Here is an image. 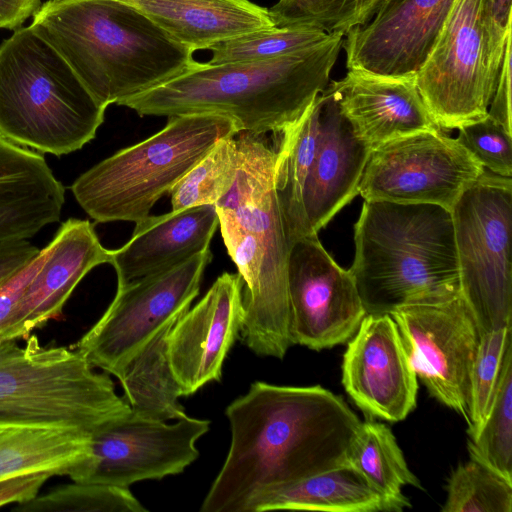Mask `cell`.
Instances as JSON below:
<instances>
[{
	"mask_svg": "<svg viewBox=\"0 0 512 512\" xmlns=\"http://www.w3.org/2000/svg\"><path fill=\"white\" fill-rule=\"evenodd\" d=\"M225 414L231 442L201 512H253L266 494L346 463L361 424L319 385L255 381Z\"/></svg>",
	"mask_w": 512,
	"mask_h": 512,
	"instance_id": "obj_1",
	"label": "cell"
},
{
	"mask_svg": "<svg viewBox=\"0 0 512 512\" xmlns=\"http://www.w3.org/2000/svg\"><path fill=\"white\" fill-rule=\"evenodd\" d=\"M239 167L215 205L227 252L241 276L240 338L256 355L283 359L293 345L287 265L290 245L275 190L276 147L239 132Z\"/></svg>",
	"mask_w": 512,
	"mask_h": 512,
	"instance_id": "obj_2",
	"label": "cell"
},
{
	"mask_svg": "<svg viewBox=\"0 0 512 512\" xmlns=\"http://www.w3.org/2000/svg\"><path fill=\"white\" fill-rule=\"evenodd\" d=\"M343 39V33H331L313 47L266 61H194L184 73L120 106L140 116L218 113L233 119L239 132L279 135L326 89Z\"/></svg>",
	"mask_w": 512,
	"mask_h": 512,
	"instance_id": "obj_3",
	"label": "cell"
},
{
	"mask_svg": "<svg viewBox=\"0 0 512 512\" xmlns=\"http://www.w3.org/2000/svg\"><path fill=\"white\" fill-rule=\"evenodd\" d=\"M30 26L105 107L179 76L195 61L191 50L124 0H48Z\"/></svg>",
	"mask_w": 512,
	"mask_h": 512,
	"instance_id": "obj_4",
	"label": "cell"
},
{
	"mask_svg": "<svg viewBox=\"0 0 512 512\" xmlns=\"http://www.w3.org/2000/svg\"><path fill=\"white\" fill-rule=\"evenodd\" d=\"M350 267L366 314H390L461 294L451 211L426 203L364 200Z\"/></svg>",
	"mask_w": 512,
	"mask_h": 512,
	"instance_id": "obj_5",
	"label": "cell"
},
{
	"mask_svg": "<svg viewBox=\"0 0 512 512\" xmlns=\"http://www.w3.org/2000/svg\"><path fill=\"white\" fill-rule=\"evenodd\" d=\"M106 109L31 26L0 44V135L7 140L60 157L95 138Z\"/></svg>",
	"mask_w": 512,
	"mask_h": 512,
	"instance_id": "obj_6",
	"label": "cell"
},
{
	"mask_svg": "<svg viewBox=\"0 0 512 512\" xmlns=\"http://www.w3.org/2000/svg\"><path fill=\"white\" fill-rule=\"evenodd\" d=\"M238 133L235 121L218 113L169 117L160 131L82 173L70 190L96 223H136L216 143Z\"/></svg>",
	"mask_w": 512,
	"mask_h": 512,
	"instance_id": "obj_7",
	"label": "cell"
},
{
	"mask_svg": "<svg viewBox=\"0 0 512 512\" xmlns=\"http://www.w3.org/2000/svg\"><path fill=\"white\" fill-rule=\"evenodd\" d=\"M131 410L77 350L43 346L35 335L25 346L0 338V425H37L90 434Z\"/></svg>",
	"mask_w": 512,
	"mask_h": 512,
	"instance_id": "obj_8",
	"label": "cell"
},
{
	"mask_svg": "<svg viewBox=\"0 0 512 512\" xmlns=\"http://www.w3.org/2000/svg\"><path fill=\"white\" fill-rule=\"evenodd\" d=\"M451 214L461 295L479 335L512 324V179L485 170Z\"/></svg>",
	"mask_w": 512,
	"mask_h": 512,
	"instance_id": "obj_9",
	"label": "cell"
},
{
	"mask_svg": "<svg viewBox=\"0 0 512 512\" xmlns=\"http://www.w3.org/2000/svg\"><path fill=\"white\" fill-rule=\"evenodd\" d=\"M504 53L492 39L483 0H456L415 78L441 130L487 116Z\"/></svg>",
	"mask_w": 512,
	"mask_h": 512,
	"instance_id": "obj_10",
	"label": "cell"
},
{
	"mask_svg": "<svg viewBox=\"0 0 512 512\" xmlns=\"http://www.w3.org/2000/svg\"><path fill=\"white\" fill-rule=\"evenodd\" d=\"M212 257L208 249L172 268L117 287L114 299L75 350L93 367L117 378L156 333L190 308Z\"/></svg>",
	"mask_w": 512,
	"mask_h": 512,
	"instance_id": "obj_11",
	"label": "cell"
},
{
	"mask_svg": "<svg viewBox=\"0 0 512 512\" xmlns=\"http://www.w3.org/2000/svg\"><path fill=\"white\" fill-rule=\"evenodd\" d=\"M485 171L442 130L403 136L373 149L358 194L366 201L435 204L450 211Z\"/></svg>",
	"mask_w": 512,
	"mask_h": 512,
	"instance_id": "obj_12",
	"label": "cell"
},
{
	"mask_svg": "<svg viewBox=\"0 0 512 512\" xmlns=\"http://www.w3.org/2000/svg\"><path fill=\"white\" fill-rule=\"evenodd\" d=\"M210 421L186 415L170 424L131 410L92 435L90 453L67 476L72 481L129 488L182 473L199 457L197 441Z\"/></svg>",
	"mask_w": 512,
	"mask_h": 512,
	"instance_id": "obj_13",
	"label": "cell"
},
{
	"mask_svg": "<svg viewBox=\"0 0 512 512\" xmlns=\"http://www.w3.org/2000/svg\"><path fill=\"white\" fill-rule=\"evenodd\" d=\"M390 316L416 376L431 396L469 424L470 374L479 332L462 295L434 304L406 305Z\"/></svg>",
	"mask_w": 512,
	"mask_h": 512,
	"instance_id": "obj_14",
	"label": "cell"
},
{
	"mask_svg": "<svg viewBox=\"0 0 512 512\" xmlns=\"http://www.w3.org/2000/svg\"><path fill=\"white\" fill-rule=\"evenodd\" d=\"M292 344L322 350L348 342L366 312L354 278L317 234L295 240L287 265Z\"/></svg>",
	"mask_w": 512,
	"mask_h": 512,
	"instance_id": "obj_15",
	"label": "cell"
},
{
	"mask_svg": "<svg viewBox=\"0 0 512 512\" xmlns=\"http://www.w3.org/2000/svg\"><path fill=\"white\" fill-rule=\"evenodd\" d=\"M342 385L369 418L398 422L416 407L418 382L390 314H366L348 341Z\"/></svg>",
	"mask_w": 512,
	"mask_h": 512,
	"instance_id": "obj_16",
	"label": "cell"
},
{
	"mask_svg": "<svg viewBox=\"0 0 512 512\" xmlns=\"http://www.w3.org/2000/svg\"><path fill=\"white\" fill-rule=\"evenodd\" d=\"M456 0H383L343 39L347 69L386 77H416Z\"/></svg>",
	"mask_w": 512,
	"mask_h": 512,
	"instance_id": "obj_17",
	"label": "cell"
},
{
	"mask_svg": "<svg viewBox=\"0 0 512 512\" xmlns=\"http://www.w3.org/2000/svg\"><path fill=\"white\" fill-rule=\"evenodd\" d=\"M243 287L239 273L224 272L172 325L168 356L183 396L221 380L224 361L240 336Z\"/></svg>",
	"mask_w": 512,
	"mask_h": 512,
	"instance_id": "obj_18",
	"label": "cell"
},
{
	"mask_svg": "<svg viewBox=\"0 0 512 512\" xmlns=\"http://www.w3.org/2000/svg\"><path fill=\"white\" fill-rule=\"evenodd\" d=\"M48 255L30 281L1 339H27L33 330L58 318L80 281L111 262L112 250L100 242L89 220L68 218L48 243Z\"/></svg>",
	"mask_w": 512,
	"mask_h": 512,
	"instance_id": "obj_19",
	"label": "cell"
},
{
	"mask_svg": "<svg viewBox=\"0 0 512 512\" xmlns=\"http://www.w3.org/2000/svg\"><path fill=\"white\" fill-rule=\"evenodd\" d=\"M415 78L348 69L342 79L332 81L326 90L355 135L373 150L413 133L441 130L428 112Z\"/></svg>",
	"mask_w": 512,
	"mask_h": 512,
	"instance_id": "obj_20",
	"label": "cell"
},
{
	"mask_svg": "<svg viewBox=\"0 0 512 512\" xmlns=\"http://www.w3.org/2000/svg\"><path fill=\"white\" fill-rule=\"evenodd\" d=\"M321 140L303 191L306 236L318 232L355 196L371 149L354 133L332 95L321 93Z\"/></svg>",
	"mask_w": 512,
	"mask_h": 512,
	"instance_id": "obj_21",
	"label": "cell"
},
{
	"mask_svg": "<svg viewBox=\"0 0 512 512\" xmlns=\"http://www.w3.org/2000/svg\"><path fill=\"white\" fill-rule=\"evenodd\" d=\"M219 226L214 205L149 215L135 223L131 238L112 250L117 287L172 268L210 249Z\"/></svg>",
	"mask_w": 512,
	"mask_h": 512,
	"instance_id": "obj_22",
	"label": "cell"
},
{
	"mask_svg": "<svg viewBox=\"0 0 512 512\" xmlns=\"http://www.w3.org/2000/svg\"><path fill=\"white\" fill-rule=\"evenodd\" d=\"M65 187L37 151L0 135V243L28 240L58 222Z\"/></svg>",
	"mask_w": 512,
	"mask_h": 512,
	"instance_id": "obj_23",
	"label": "cell"
},
{
	"mask_svg": "<svg viewBox=\"0 0 512 512\" xmlns=\"http://www.w3.org/2000/svg\"><path fill=\"white\" fill-rule=\"evenodd\" d=\"M192 52L274 27L269 9L249 0H124Z\"/></svg>",
	"mask_w": 512,
	"mask_h": 512,
	"instance_id": "obj_24",
	"label": "cell"
},
{
	"mask_svg": "<svg viewBox=\"0 0 512 512\" xmlns=\"http://www.w3.org/2000/svg\"><path fill=\"white\" fill-rule=\"evenodd\" d=\"M272 510L397 511L348 462L266 494L253 512Z\"/></svg>",
	"mask_w": 512,
	"mask_h": 512,
	"instance_id": "obj_25",
	"label": "cell"
},
{
	"mask_svg": "<svg viewBox=\"0 0 512 512\" xmlns=\"http://www.w3.org/2000/svg\"><path fill=\"white\" fill-rule=\"evenodd\" d=\"M91 439L71 428L0 425V480L36 472L68 475L88 457Z\"/></svg>",
	"mask_w": 512,
	"mask_h": 512,
	"instance_id": "obj_26",
	"label": "cell"
},
{
	"mask_svg": "<svg viewBox=\"0 0 512 512\" xmlns=\"http://www.w3.org/2000/svg\"><path fill=\"white\" fill-rule=\"evenodd\" d=\"M321 93L280 135L276 148L275 190L289 245L306 236L303 191L321 140Z\"/></svg>",
	"mask_w": 512,
	"mask_h": 512,
	"instance_id": "obj_27",
	"label": "cell"
},
{
	"mask_svg": "<svg viewBox=\"0 0 512 512\" xmlns=\"http://www.w3.org/2000/svg\"><path fill=\"white\" fill-rule=\"evenodd\" d=\"M176 320L156 333L117 377L131 411L142 417L176 421L187 415L168 356L167 337Z\"/></svg>",
	"mask_w": 512,
	"mask_h": 512,
	"instance_id": "obj_28",
	"label": "cell"
},
{
	"mask_svg": "<svg viewBox=\"0 0 512 512\" xmlns=\"http://www.w3.org/2000/svg\"><path fill=\"white\" fill-rule=\"evenodd\" d=\"M347 462L397 511L411 507L402 493L404 486L421 489L419 479L409 469L390 428L374 419L361 422L350 444Z\"/></svg>",
	"mask_w": 512,
	"mask_h": 512,
	"instance_id": "obj_29",
	"label": "cell"
},
{
	"mask_svg": "<svg viewBox=\"0 0 512 512\" xmlns=\"http://www.w3.org/2000/svg\"><path fill=\"white\" fill-rule=\"evenodd\" d=\"M470 459L512 482V346L506 351L490 411L480 429L469 435Z\"/></svg>",
	"mask_w": 512,
	"mask_h": 512,
	"instance_id": "obj_30",
	"label": "cell"
},
{
	"mask_svg": "<svg viewBox=\"0 0 512 512\" xmlns=\"http://www.w3.org/2000/svg\"><path fill=\"white\" fill-rule=\"evenodd\" d=\"M238 167L236 135L220 140L169 192L172 210L215 206L231 188Z\"/></svg>",
	"mask_w": 512,
	"mask_h": 512,
	"instance_id": "obj_31",
	"label": "cell"
},
{
	"mask_svg": "<svg viewBox=\"0 0 512 512\" xmlns=\"http://www.w3.org/2000/svg\"><path fill=\"white\" fill-rule=\"evenodd\" d=\"M331 33L309 27H270L219 41L210 47L209 63L266 61L300 52L326 40Z\"/></svg>",
	"mask_w": 512,
	"mask_h": 512,
	"instance_id": "obj_32",
	"label": "cell"
},
{
	"mask_svg": "<svg viewBox=\"0 0 512 512\" xmlns=\"http://www.w3.org/2000/svg\"><path fill=\"white\" fill-rule=\"evenodd\" d=\"M383 0H278L270 16L278 27L343 33L367 22Z\"/></svg>",
	"mask_w": 512,
	"mask_h": 512,
	"instance_id": "obj_33",
	"label": "cell"
},
{
	"mask_svg": "<svg viewBox=\"0 0 512 512\" xmlns=\"http://www.w3.org/2000/svg\"><path fill=\"white\" fill-rule=\"evenodd\" d=\"M442 512H511L512 482L470 459L447 480Z\"/></svg>",
	"mask_w": 512,
	"mask_h": 512,
	"instance_id": "obj_34",
	"label": "cell"
},
{
	"mask_svg": "<svg viewBox=\"0 0 512 512\" xmlns=\"http://www.w3.org/2000/svg\"><path fill=\"white\" fill-rule=\"evenodd\" d=\"M15 512H146L129 488L75 482L18 504Z\"/></svg>",
	"mask_w": 512,
	"mask_h": 512,
	"instance_id": "obj_35",
	"label": "cell"
},
{
	"mask_svg": "<svg viewBox=\"0 0 512 512\" xmlns=\"http://www.w3.org/2000/svg\"><path fill=\"white\" fill-rule=\"evenodd\" d=\"M512 324L479 335L470 374L468 435L483 425L496 393L506 351L512 346Z\"/></svg>",
	"mask_w": 512,
	"mask_h": 512,
	"instance_id": "obj_36",
	"label": "cell"
},
{
	"mask_svg": "<svg viewBox=\"0 0 512 512\" xmlns=\"http://www.w3.org/2000/svg\"><path fill=\"white\" fill-rule=\"evenodd\" d=\"M456 138L484 167L502 177H512L511 131L491 118L458 128Z\"/></svg>",
	"mask_w": 512,
	"mask_h": 512,
	"instance_id": "obj_37",
	"label": "cell"
},
{
	"mask_svg": "<svg viewBox=\"0 0 512 512\" xmlns=\"http://www.w3.org/2000/svg\"><path fill=\"white\" fill-rule=\"evenodd\" d=\"M48 252L49 247L46 245L28 263L0 282V337L27 286L43 265Z\"/></svg>",
	"mask_w": 512,
	"mask_h": 512,
	"instance_id": "obj_38",
	"label": "cell"
},
{
	"mask_svg": "<svg viewBox=\"0 0 512 512\" xmlns=\"http://www.w3.org/2000/svg\"><path fill=\"white\" fill-rule=\"evenodd\" d=\"M488 115L511 131V35L509 36Z\"/></svg>",
	"mask_w": 512,
	"mask_h": 512,
	"instance_id": "obj_39",
	"label": "cell"
},
{
	"mask_svg": "<svg viewBox=\"0 0 512 512\" xmlns=\"http://www.w3.org/2000/svg\"><path fill=\"white\" fill-rule=\"evenodd\" d=\"M51 477V473L36 472L0 480V507L32 500Z\"/></svg>",
	"mask_w": 512,
	"mask_h": 512,
	"instance_id": "obj_40",
	"label": "cell"
},
{
	"mask_svg": "<svg viewBox=\"0 0 512 512\" xmlns=\"http://www.w3.org/2000/svg\"><path fill=\"white\" fill-rule=\"evenodd\" d=\"M511 1L483 0V10L492 39L502 49H505L508 37L511 35Z\"/></svg>",
	"mask_w": 512,
	"mask_h": 512,
	"instance_id": "obj_41",
	"label": "cell"
},
{
	"mask_svg": "<svg viewBox=\"0 0 512 512\" xmlns=\"http://www.w3.org/2000/svg\"><path fill=\"white\" fill-rule=\"evenodd\" d=\"M40 249L28 240L0 243V282L34 258Z\"/></svg>",
	"mask_w": 512,
	"mask_h": 512,
	"instance_id": "obj_42",
	"label": "cell"
},
{
	"mask_svg": "<svg viewBox=\"0 0 512 512\" xmlns=\"http://www.w3.org/2000/svg\"><path fill=\"white\" fill-rule=\"evenodd\" d=\"M40 6L41 0H0V28H20Z\"/></svg>",
	"mask_w": 512,
	"mask_h": 512,
	"instance_id": "obj_43",
	"label": "cell"
}]
</instances>
